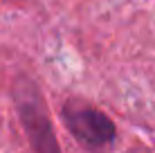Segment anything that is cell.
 <instances>
[{"instance_id": "6da1fadb", "label": "cell", "mask_w": 155, "mask_h": 153, "mask_svg": "<svg viewBox=\"0 0 155 153\" xmlns=\"http://www.w3.org/2000/svg\"><path fill=\"white\" fill-rule=\"evenodd\" d=\"M14 104L18 110L20 124L29 138V144L38 153H56L61 144L56 142L54 128L50 122L45 99L31 79H18L14 86Z\"/></svg>"}, {"instance_id": "7a4b0ae2", "label": "cell", "mask_w": 155, "mask_h": 153, "mask_svg": "<svg viewBox=\"0 0 155 153\" xmlns=\"http://www.w3.org/2000/svg\"><path fill=\"white\" fill-rule=\"evenodd\" d=\"M65 128L85 149H104L117 140V126L106 113L79 101H68L61 110Z\"/></svg>"}]
</instances>
